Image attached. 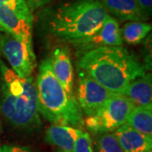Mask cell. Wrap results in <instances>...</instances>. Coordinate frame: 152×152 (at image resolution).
<instances>
[{
	"label": "cell",
	"instance_id": "obj_18",
	"mask_svg": "<svg viewBox=\"0 0 152 152\" xmlns=\"http://www.w3.org/2000/svg\"><path fill=\"white\" fill-rule=\"evenodd\" d=\"M73 152H94L92 140L85 130L81 129L80 132L75 143Z\"/></svg>",
	"mask_w": 152,
	"mask_h": 152
},
{
	"label": "cell",
	"instance_id": "obj_1",
	"mask_svg": "<svg viewBox=\"0 0 152 152\" xmlns=\"http://www.w3.org/2000/svg\"><path fill=\"white\" fill-rule=\"evenodd\" d=\"M79 68L116 95H124L130 82L145 75L144 65L122 46L104 47L83 53Z\"/></svg>",
	"mask_w": 152,
	"mask_h": 152
},
{
	"label": "cell",
	"instance_id": "obj_16",
	"mask_svg": "<svg viewBox=\"0 0 152 152\" xmlns=\"http://www.w3.org/2000/svg\"><path fill=\"white\" fill-rule=\"evenodd\" d=\"M151 25L145 21H129L121 30L123 40L127 43L135 45L141 42L151 31Z\"/></svg>",
	"mask_w": 152,
	"mask_h": 152
},
{
	"label": "cell",
	"instance_id": "obj_9",
	"mask_svg": "<svg viewBox=\"0 0 152 152\" xmlns=\"http://www.w3.org/2000/svg\"><path fill=\"white\" fill-rule=\"evenodd\" d=\"M0 26L5 33L32 45V23L23 20L15 15L10 8L0 2Z\"/></svg>",
	"mask_w": 152,
	"mask_h": 152
},
{
	"label": "cell",
	"instance_id": "obj_7",
	"mask_svg": "<svg viewBox=\"0 0 152 152\" xmlns=\"http://www.w3.org/2000/svg\"><path fill=\"white\" fill-rule=\"evenodd\" d=\"M113 95L85 71H79L77 102L83 115L90 117L96 114Z\"/></svg>",
	"mask_w": 152,
	"mask_h": 152
},
{
	"label": "cell",
	"instance_id": "obj_15",
	"mask_svg": "<svg viewBox=\"0 0 152 152\" xmlns=\"http://www.w3.org/2000/svg\"><path fill=\"white\" fill-rule=\"evenodd\" d=\"M125 124L145 135L152 137V109L134 106Z\"/></svg>",
	"mask_w": 152,
	"mask_h": 152
},
{
	"label": "cell",
	"instance_id": "obj_20",
	"mask_svg": "<svg viewBox=\"0 0 152 152\" xmlns=\"http://www.w3.org/2000/svg\"><path fill=\"white\" fill-rule=\"evenodd\" d=\"M140 8L142 11L147 15L148 16H151V8H152V0H136Z\"/></svg>",
	"mask_w": 152,
	"mask_h": 152
},
{
	"label": "cell",
	"instance_id": "obj_22",
	"mask_svg": "<svg viewBox=\"0 0 152 152\" xmlns=\"http://www.w3.org/2000/svg\"><path fill=\"white\" fill-rule=\"evenodd\" d=\"M4 33H5V31H4V30L3 29V27L0 26V36H1L2 34H4Z\"/></svg>",
	"mask_w": 152,
	"mask_h": 152
},
{
	"label": "cell",
	"instance_id": "obj_13",
	"mask_svg": "<svg viewBox=\"0 0 152 152\" xmlns=\"http://www.w3.org/2000/svg\"><path fill=\"white\" fill-rule=\"evenodd\" d=\"M124 95L134 106L152 109L151 75L145 74L130 82Z\"/></svg>",
	"mask_w": 152,
	"mask_h": 152
},
{
	"label": "cell",
	"instance_id": "obj_19",
	"mask_svg": "<svg viewBox=\"0 0 152 152\" xmlns=\"http://www.w3.org/2000/svg\"><path fill=\"white\" fill-rule=\"evenodd\" d=\"M52 1L53 0H26V4L31 12L33 14L34 11L37 10L42 8L43 6L48 4Z\"/></svg>",
	"mask_w": 152,
	"mask_h": 152
},
{
	"label": "cell",
	"instance_id": "obj_4",
	"mask_svg": "<svg viewBox=\"0 0 152 152\" xmlns=\"http://www.w3.org/2000/svg\"><path fill=\"white\" fill-rule=\"evenodd\" d=\"M39 113L53 124L81 128L84 118L74 95H69L55 77L50 58L39 67L36 83Z\"/></svg>",
	"mask_w": 152,
	"mask_h": 152
},
{
	"label": "cell",
	"instance_id": "obj_5",
	"mask_svg": "<svg viewBox=\"0 0 152 152\" xmlns=\"http://www.w3.org/2000/svg\"><path fill=\"white\" fill-rule=\"evenodd\" d=\"M134 107L124 95L113 94L97 113L84 119V124L95 134L113 132L125 124Z\"/></svg>",
	"mask_w": 152,
	"mask_h": 152
},
{
	"label": "cell",
	"instance_id": "obj_2",
	"mask_svg": "<svg viewBox=\"0 0 152 152\" xmlns=\"http://www.w3.org/2000/svg\"><path fill=\"white\" fill-rule=\"evenodd\" d=\"M107 15L98 0H73L51 14L48 26L54 37L73 44L97 32Z\"/></svg>",
	"mask_w": 152,
	"mask_h": 152
},
{
	"label": "cell",
	"instance_id": "obj_14",
	"mask_svg": "<svg viewBox=\"0 0 152 152\" xmlns=\"http://www.w3.org/2000/svg\"><path fill=\"white\" fill-rule=\"evenodd\" d=\"M80 131V129L70 126L53 124L46 131L45 139L48 143L58 147L63 152H73L76 139Z\"/></svg>",
	"mask_w": 152,
	"mask_h": 152
},
{
	"label": "cell",
	"instance_id": "obj_12",
	"mask_svg": "<svg viewBox=\"0 0 152 152\" xmlns=\"http://www.w3.org/2000/svg\"><path fill=\"white\" fill-rule=\"evenodd\" d=\"M124 152H148L151 151V137L145 135L128 125L124 124L115 130Z\"/></svg>",
	"mask_w": 152,
	"mask_h": 152
},
{
	"label": "cell",
	"instance_id": "obj_23",
	"mask_svg": "<svg viewBox=\"0 0 152 152\" xmlns=\"http://www.w3.org/2000/svg\"><path fill=\"white\" fill-rule=\"evenodd\" d=\"M148 152H151V151H148Z\"/></svg>",
	"mask_w": 152,
	"mask_h": 152
},
{
	"label": "cell",
	"instance_id": "obj_8",
	"mask_svg": "<svg viewBox=\"0 0 152 152\" xmlns=\"http://www.w3.org/2000/svg\"><path fill=\"white\" fill-rule=\"evenodd\" d=\"M123 43L124 40L122 38L118 21L116 18L107 15L102 26L97 32L89 37L75 42L72 45L83 53L99 48L121 47Z\"/></svg>",
	"mask_w": 152,
	"mask_h": 152
},
{
	"label": "cell",
	"instance_id": "obj_6",
	"mask_svg": "<svg viewBox=\"0 0 152 152\" xmlns=\"http://www.w3.org/2000/svg\"><path fill=\"white\" fill-rule=\"evenodd\" d=\"M0 51L17 75L21 78L31 76L36 67L33 46L4 33L0 36Z\"/></svg>",
	"mask_w": 152,
	"mask_h": 152
},
{
	"label": "cell",
	"instance_id": "obj_3",
	"mask_svg": "<svg viewBox=\"0 0 152 152\" xmlns=\"http://www.w3.org/2000/svg\"><path fill=\"white\" fill-rule=\"evenodd\" d=\"M3 78L1 111L15 127L33 129L40 125L37 93L32 76L21 78L0 62Z\"/></svg>",
	"mask_w": 152,
	"mask_h": 152
},
{
	"label": "cell",
	"instance_id": "obj_11",
	"mask_svg": "<svg viewBox=\"0 0 152 152\" xmlns=\"http://www.w3.org/2000/svg\"><path fill=\"white\" fill-rule=\"evenodd\" d=\"M107 12L121 21H145L150 17L140 8L136 0H98Z\"/></svg>",
	"mask_w": 152,
	"mask_h": 152
},
{
	"label": "cell",
	"instance_id": "obj_21",
	"mask_svg": "<svg viewBox=\"0 0 152 152\" xmlns=\"http://www.w3.org/2000/svg\"><path fill=\"white\" fill-rule=\"evenodd\" d=\"M0 152H31L28 148L17 145H2L0 146Z\"/></svg>",
	"mask_w": 152,
	"mask_h": 152
},
{
	"label": "cell",
	"instance_id": "obj_17",
	"mask_svg": "<svg viewBox=\"0 0 152 152\" xmlns=\"http://www.w3.org/2000/svg\"><path fill=\"white\" fill-rule=\"evenodd\" d=\"M96 152H124L114 134H98L96 140Z\"/></svg>",
	"mask_w": 152,
	"mask_h": 152
},
{
	"label": "cell",
	"instance_id": "obj_10",
	"mask_svg": "<svg viewBox=\"0 0 152 152\" xmlns=\"http://www.w3.org/2000/svg\"><path fill=\"white\" fill-rule=\"evenodd\" d=\"M51 67L55 77L69 95H74V72L68 49L58 48L50 58Z\"/></svg>",
	"mask_w": 152,
	"mask_h": 152
}]
</instances>
